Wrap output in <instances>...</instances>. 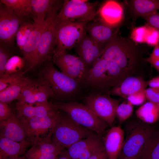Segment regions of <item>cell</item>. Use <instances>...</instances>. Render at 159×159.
I'll return each instance as SVG.
<instances>
[{"label": "cell", "mask_w": 159, "mask_h": 159, "mask_svg": "<svg viewBox=\"0 0 159 159\" xmlns=\"http://www.w3.org/2000/svg\"><path fill=\"white\" fill-rule=\"evenodd\" d=\"M148 46L137 43L130 37H123L119 30L110 41L100 58L113 62L124 72L135 67L141 61Z\"/></svg>", "instance_id": "cell-1"}, {"label": "cell", "mask_w": 159, "mask_h": 159, "mask_svg": "<svg viewBox=\"0 0 159 159\" xmlns=\"http://www.w3.org/2000/svg\"><path fill=\"white\" fill-rule=\"evenodd\" d=\"M63 1L59 2L47 13L45 24L40 40L30 69H34L44 62L52 59L56 47V20Z\"/></svg>", "instance_id": "cell-2"}, {"label": "cell", "mask_w": 159, "mask_h": 159, "mask_svg": "<svg viewBox=\"0 0 159 159\" xmlns=\"http://www.w3.org/2000/svg\"><path fill=\"white\" fill-rule=\"evenodd\" d=\"M93 133L74 121L66 114L60 112L57 119L52 141L58 146L67 148Z\"/></svg>", "instance_id": "cell-3"}, {"label": "cell", "mask_w": 159, "mask_h": 159, "mask_svg": "<svg viewBox=\"0 0 159 159\" xmlns=\"http://www.w3.org/2000/svg\"><path fill=\"white\" fill-rule=\"evenodd\" d=\"M126 136L120 156L137 158L146 144L154 134L153 129L143 122H133L127 125Z\"/></svg>", "instance_id": "cell-4"}, {"label": "cell", "mask_w": 159, "mask_h": 159, "mask_svg": "<svg viewBox=\"0 0 159 159\" xmlns=\"http://www.w3.org/2000/svg\"><path fill=\"white\" fill-rule=\"evenodd\" d=\"M73 120L95 133L102 135L109 125L100 118L86 105L75 102L55 104Z\"/></svg>", "instance_id": "cell-5"}, {"label": "cell", "mask_w": 159, "mask_h": 159, "mask_svg": "<svg viewBox=\"0 0 159 159\" xmlns=\"http://www.w3.org/2000/svg\"><path fill=\"white\" fill-rule=\"evenodd\" d=\"M60 112L43 117L20 119L25 129L26 140L32 145L52 141Z\"/></svg>", "instance_id": "cell-6"}, {"label": "cell", "mask_w": 159, "mask_h": 159, "mask_svg": "<svg viewBox=\"0 0 159 159\" xmlns=\"http://www.w3.org/2000/svg\"><path fill=\"white\" fill-rule=\"evenodd\" d=\"M87 0H64L56 19L72 22L87 23L95 19L99 7L97 2Z\"/></svg>", "instance_id": "cell-7"}, {"label": "cell", "mask_w": 159, "mask_h": 159, "mask_svg": "<svg viewBox=\"0 0 159 159\" xmlns=\"http://www.w3.org/2000/svg\"><path fill=\"white\" fill-rule=\"evenodd\" d=\"M124 73L114 63L100 58L89 70L83 82L96 87H114Z\"/></svg>", "instance_id": "cell-8"}, {"label": "cell", "mask_w": 159, "mask_h": 159, "mask_svg": "<svg viewBox=\"0 0 159 159\" xmlns=\"http://www.w3.org/2000/svg\"><path fill=\"white\" fill-rule=\"evenodd\" d=\"M88 23V22H87ZM87 22H72L56 20V47L54 52L66 51L74 47L85 32Z\"/></svg>", "instance_id": "cell-9"}, {"label": "cell", "mask_w": 159, "mask_h": 159, "mask_svg": "<svg viewBox=\"0 0 159 159\" xmlns=\"http://www.w3.org/2000/svg\"><path fill=\"white\" fill-rule=\"evenodd\" d=\"M49 61L43 69L41 77L48 83L55 95L67 96L75 92L80 82L58 71Z\"/></svg>", "instance_id": "cell-10"}, {"label": "cell", "mask_w": 159, "mask_h": 159, "mask_svg": "<svg viewBox=\"0 0 159 159\" xmlns=\"http://www.w3.org/2000/svg\"><path fill=\"white\" fill-rule=\"evenodd\" d=\"M86 105L97 117L112 125L116 116L119 101L110 96L91 94L85 98Z\"/></svg>", "instance_id": "cell-11"}, {"label": "cell", "mask_w": 159, "mask_h": 159, "mask_svg": "<svg viewBox=\"0 0 159 159\" xmlns=\"http://www.w3.org/2000/svg\"><path fill=\"white\" fill-rule=\"evenodd\" d=\"M52 59L61 72L79 82H83L89 69L78 57L66 51L54 52Z\"/></svg>", "instance_id": "cell-12"}, {"label": "cell", "mask_w": 159, "mask_h": 159, "mask_svg": "<svg viewBox=\"0 0 159 159\" xmlns=\"http://www.w3.org/2000/svg\"><path fill=\"white\" fill-rule=\"evenodd\" d=\"M24 19L0 2V42L14 47L17 32Z\"/></svg>", "instance_id": "cell-13"}, {"label": "cell", "mask_w": 159, "mask_h": 159, "mask_svg": "<svg viewBox=\"0 0 159 159\" xmlns=\"http://www.w3.org/2000/svg\"><path fill=\"white\" fill-rule=\"evenodd\" d=\"M105 150L102 135L93 133L67 148L71 159H87Z\"/></svg>", "instance_id": "cell-14"}, {"label": "cell", "mask_w": 159, "mask_h": 159, "mask_svg": "<svg viewBox=\"0 0 159 159\" xmlns=\"http://www.w3.org/2000/svg\"><path fill=\"white\" fill-rule=\"evenodd\" d=\"M124 16L123 4L118 1L108 0L99 7L94 20L112 27H119Z\"/></svg>", "instance_id": "cell-15"}, {"label": "cell", "mask_w": 159, "mask_h": 159, "mask_svg": "<svg viewBox=\"0 0 159 159\" xmlns=\"http://www.w3.org/2000/svg\"><path fill=\"white\" fill-rule=\"evenodd\" d=\"M46 15L44 14L34 18V27L21 51L28 67L27 71L30 69L32 65L45 25Z\"/></svg>", "instance_id": "cell-16"}, {"label": "cell", "mask_w": 159, "mask_h": 159, "mask_svg": "<svg viewBox=\"0 0 159 159\" xmlns=\"http://www.w3.org/2000/svg\"><path fill=\"white\" fill-rule=\"evenodd\" d=\"M74 48L89 70L100 58L105 50L86 32Z\"/></svg>", "instance_id": "cell-17"}, {"label": "cell", "mask_w": 159, "mask_h": 159, "mask_svg": "<svg viewBox=\"0 0 159 159\" xmlns=\"http://www.w3.org/2000/svg\"><path fill=\"white\" fill-rule=\"evenodd\" d=\"M119 29L120 27L110 26L96 20L88 22L85 27V32L104 50Z\"/></svg>", "instance_id": "cell-18"}, {"label": "cell", "mask_w": 159, "mask_h": 159, "mask_svg": "<svg viewBox=\"0 0 159 159\" xmlns=\"http://www.w3.org/2000/svg\"><path fill=\"white\" fill-rule=\"evenodd\" d=\"M16 110L19 119L43 117L55 114L59 111L55 104L47 101L42 103L29 104L16 102Z\"/></svg>", "instance_id": "cell-19"}, {"label": "cell", "mask_w": 159, "mask_h": 159, "mask_svg": "<svg viewBox=\"0 0 159 159\" xmlns=\"http://www.w3.org/2000/svg\"><path fill=\"white\" fill-rule=\"evenodd\" d=\"M124 132L120 126H114L108 131L103 139L104 147L108 159H118L124 140Z\"/></svg>", "instance_id": "cell-20"}, {"label": "cell", "mask_w": 159, "mask_h": 159, "mask_svg": "<svg viewBox=\"0 0 159 159\" xmlns=\"http://www.w3.org/2000/svg\"><path fill=\"white\" fill-rule=\"evenodd\" d=\"M0 138L18 142L27 140L23 125L17 116L14 114L7 119L0 122Z\"/></svg>", "instance_id": "cell-21"}, {"label": "cell", "mask_w": 159, "mask_h": 159, "mask_svg": "<svg viewBox=\"0 0 159 159\" xmlns=\"http://www.w3.org/2000/svg\"><path fill=\"white\" fill-rule=\"evenodd\" d=\"M123 5L132 18V28L138 17L159 9V1L155 0H126Z\"/></svg>", "instance_id": "cell-22"}, {"label": "cell", "mask_w": 159, "mask_h": 159, "mask_svg": "<svg viewBox=\"0 0 159 159\" xmlns=\"http://www.w3.org/2000/svg\"><path fill=\"white\" fill-rule=\"evenodd\" d=\"M27 140L18 142L0 138V159H14L24 153L30 144Z\"/></svg>", "instance_id": "cell-23"}, {"label": "cell", "mask_w": 159, "mask_h": 159, "mask_svg": "<svg viewBox=\"0 0 159 159\" xmlns=\"http://www.w3.org/2000/svg\"><path fill=\"white\" fill-rule=\"evenodd\" d=\"M148 83L139 78L130 77L115 86L109 93L127 98L129 96L145 89Z\"/></svg>", "instance_id": "cell-24"}, {"label": "cell", "mask_w": 159, "mask_h": 159, "mask_svg": "<svg viewBox=\"0 0 159 159\" xmlns=\"http://www.w3.org/2000/svg\"><path fill=\"white\" fill-rule=\"evenodd\" d=\"M33 82L24 77L17 82L0 91V101L7 104L16 100L23 89Z\"/></svg>", "instance_id": "cell-25"}, {"label": "cell", "mask_w": 159, "mask_h": 159, "mask_svg": "<svg viewBox=\"0 0 159 159\" xmlns=\"http://www.w3.org/2000/svg\"><path fill=\"white\" fill-rule=\"evenodd\" d=\"M64 149L54 144L52 141L40 143L32 145L25 155L27 159H34L41 155L62 152Z\"/></svg>", "instance_id": "cell-26"}, {"label": "cell", "mask_w": 159, "mask_h": 159, "mask_svg": "<svg viewBox=\"0 0 159 159\" xmlns=\"http://www.w3.org/2000/svg\"><path fill=\"white\" fill-rule=\"evenodd\" d=\"M137 117L142 122L151 124L159 119V107L158 104L148 102L138 108L135 111Z\"/></svg>", "instance_id": "cell-27"}, {"label": "cell", "mask_w": 159, "mask_h": 159, "mask_svg": "<svg viewBox=\"0 0 159 159\" xmlns=\"http://www.w3.org/2000/svg\"><path fill=\"white\" fill-rule=\"evenodd\" d=\"M19 18L24 19L32 14V0H0Z\"/></svg>", "instance_id": "cell-28"}, {"label": "cell", "mask_w": 159, "mask_h": 159, "mask_svg": "<svg viewBox=\"0 0 159 159\" xmlns=\"http://www.w3.org/2000/svg\"><path fill=\"white\" fill-rule=\"evenodd\" d=\"M138 159H159V134H154L145 145Z\"/></svg>", "instance_id": "cell-29"}, {"label": "cell", "mask_w": 159, "mask_h": 159, "mask_svg": "<svg viewBox=\"0 0 159 159\" xmlns=\"http://www.w3.org/2000/svg\"><path fill=\"white\" fill-rule=\"evenodd\" d=\"M35 26L34 22L24 19L21 22L17 32L16 40L17 46L21 50Z\"/></svg>", "instance_id": "cell-30"}, {"label": "cell", "mask_w": 159, "mask_h": 159, "mask_svg": "<svg viewBox=\"0 0 159 159\" xmlns=\"http://www.w3.org/2000/svg\"><path fill=\"white\" fill-rule=\"evenodd\" d=\"M59 0H32V14L34 18L47 13L52 9Z\"/></svg>", "instance_id": "cell-31"}, {"label": "cell", "mask_w": 159, "mask_h": 159, "mask_svg": "<svg viewBox=\"0 0 159 159\" xmlns=\"http://www.w3.org/2000/svg\"><path fill=\"white\" fill-rule=\"evenodd\" d=\"M40 82V80L38 81H33L24 88L16 99L18 100L17 102L35 103L34 96L38 89Z\"/></svg>", "instance_id": "cell-32"}, {"label": "cell", "mask_w": 159, "mask_h": 159, "mask_svg": "<svg viewBox=\"0 0 159 159\" xmlns=\"http://www.w3.org/2000/svg\"><path fill=\"white\" fill-rule=\"evenodd\" d=\"M38 89L34 96L35 103H42L48 101V98L55 95L48 83L41 77Z\"/></svg>", "instance_id": "cell-33"}, {"label": "cell", "mask_w": 159, "mask_h": 159, "mask_svg": "<svg viewBox=\"0 0 159 159\" xmlns=\"http://www.w3.org/2000/svg\"><path fill=\"white\" fill-rule=\"evenodd\" d=\"M25 65H26V61L23 57L16 55L12 56L9 59L6 64L4 75H8L21 72Z\"/></svg>", "instance_id": "cell-34"}, {"label": "cell", "mask_w": 159, "mask_h": 159, "mask_svg": "<svg viewBox=\"0 0 159 159\" xmlns=\"http://www.w3.org/2000/svg\"><path fill=\"white\" fill-rule=\"evenodd\" d=\"M12 47L0 42V77L5 74L6 64L11 57Z\"/></svg>", "instance_id": "cell-35"}, {"label": "cell", "mask_w": 159, "mask_h": 159, "mask_svg": "<svg viewBox=\"0 0 159 159\" xmlns=\"http://www.w3.org/2000/svg\"><path fill=\"white\" fill-rule=\"evenodd\" d=\"M27 71L8 75H4L0 78V91L17 82L24 77Z\"/></svg>", "instance_id": "cell-36"}, {"label": "cell", "mask_w": 159, "mask_h": 159, "mask_svg": "<svg viewBox=\"0 0 159 159\" xmlns=\"http://www.w3.org/2000/svg\"><path fill=\"white\" fill-rule=\"evenodd\" d=\"M133 105L129 101H124L119 105L116 111V116L120 122L125 121L132 115Z\"/></svg>", "instance_id": "cell-37"}, {"label": "cell", "mask_w": 159, "mask_h": 159, "mask_svg": "<svg viewBox=\"0 0 159 159\" xmlns=\"http://www.w3.org/2000/svg\"><path fill=\"white\" fill-rule=\"evenodd\" d=\"M130 37L135 42L144 44L148 31V24L132 28Z\"/></svg>", "instance_id": "cell-38"}, {"label": "cell", "mask_w": 159, "mask_h": 159, "mask_svg": "<svg viewBox=\"0 0 159 159\" xmlns=\"http://www.w3.org/2000/svg\"><path fill=\"white\" fill-rule=\"evenodd\" d=\"M145 43L152 47L158 44L159 43V30L148 24V31Z\"/></svg>", "instance_id": "cell-39"}, {"label": "cell", "mask_w": 159, "mask_h": 159, "mask_svg": "<svg viewBox=\"0 0 159 159\" xmlns=\"http://www.w3.org/2000/svg\"><path fill=\"white\" fill-rule=\"evenodd\" d=\"M143 89L131 95L127 98V100L133 105H138L143 103L147 99L145 90Z\"/></svg>", "instance_id": "cell-40"}, {"label": "cell", "mask_w": 159, "mask_h": 159, "mask_svg": "<svg viewBox=\"0 0 159 159\" xmlns=\"http://www.w3.org/2000/svg\"><path fill=\"white\" fill-rule=\"evenodd\" d=\"M147 24L159 30V12L153 11L142 17Z\"/></svg>", "instance_id": "cell-41"}, {"label": "cell", "mask_w": 159, "mask_h": 159, "mask_svg": "<svg viewBox=\"0 0 159 159\" xmlns=\"http://www.w3.org/2000/svg\"><path fill=\"white\" fill-rule=\"evenodd\" d=\"M146 60L159 72V43L154 47L151 54L146 59Z\"/></svg>", "instance_id": "cell-42"}, {"label": "cell", "mask_w": 159, "mask_h": 159, "mask_svg": "<svg viewBox=\"0 0 159 159\" xmlns=\"http://www.w3.org/2000/svg\"><path fill=\"white\" fill-rule=\"evenodd\" d=\"M146 98L149 101L158 104L159 102V90L150 87L145 90Z\"/></svg>", "instance_id": "cell-43"}, {"label": "cell", "mask_w": 159, "mask_h": 159, "mask_svg": "<svg viewBox=\"0 0 159 159\" xmlns=\"http://www.w3.org/2000/svg\"><path fill=\"white\" fill-rule=\"evenodd\" d=\"M13 114L7 103L0 101V122L5 120Z\"/></svg>", "instance_id": "cell-44"}, {"label": "cell", "mask_w": 159, "mask_h": 159, "mask_svg": "<svg viewBox=\"0 0 159 159\" xmlns=\"http://www.w3.org/2000/svg\"><path fill=\"white\" fill-rule=\"evenodd\" d=\"M87 159H108L105 151L103 150L96 153Z\"/></svg>", "instance_id": "cell-45"}, {"label": "cell", "mask_w": 159, "mask_h": 159, "mask_svg": "<svg viewBox=\"0 0 159 159\" xmlns=\"http://www.w3.org/2000/svg\"><path fill=\"white\" fill-rule=\"evenodd\" d=\"M63 152L41 155L34 159H55Z\"/></svg>", "instance_id": "cell-46"}, {"label": "cell", "mask_w": 159, "mask_h": 159, "mask_svg": "<svg viewBox=\"0 0 159 159\" xmlns=\"http://www.w3.org/2000/svg\"><path fill=\"white\" fill-rule=\"evenodd\" d=\"M147 83L150 87L159 90V76L153 78Z\"/></svg>", "instance_id": "cell-47"}, {"label": "cell", "mask_w": 159, "mask_h": 159, "mask_svg": "<svg viewBox=\"0 0 159 159\" xmlns=\"http://www.w3.org/2000/svg\"><path fill=\"white\" fill-rule=\"evenodd\" d=\"M55 159H71L67 150H64Z\"/></svg>", "instance_id": "cell-48"}, {"label": "cell", "mask_w": 159, "mask_h": 159, "mask_svg": "<svg viewBox=\"0 0 159 159\" xmlns=\"http://www.w3.org/2000/svg\"><path fill=\"white\" fill-rule=\"evenodd\" d=\"M118 159H138L136 158L126 157H122L121 156H119Z\"/></svg>", "instance_id": "cell-49"}, {"label": "cell", "mask_w": 159, "mask_h": 159, "mask_svg": "<svg viewBox=\"0 0 159 159\" xmlns=\"http://www.w3.org/2000/svg\"><path fill=\"white\" fill-rule=\"evenodd\" d=\"M14 159H27L25 155L23 156H19Z\"/></svg>", "instance_id": "cell-50"}, {"label": "cell", "mask_w": 159, "mask_h": 159, "mask_svg": "<svg viewBox=\"0 0 159 159\" xmlns=\"http://www.w3.org/2000/svg\"><path fill=\"white\" fill-rule=\"evenodd\" d=\"M158 107H159V102L158 103Z\"/></svg>", "instance_id": "cell-51"}]
</instances>
